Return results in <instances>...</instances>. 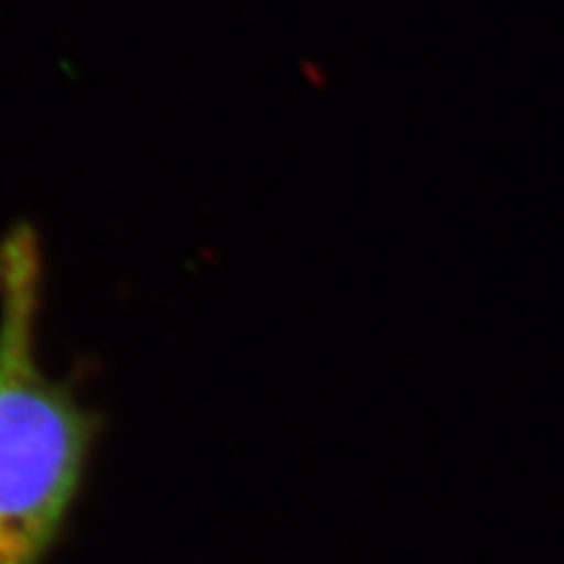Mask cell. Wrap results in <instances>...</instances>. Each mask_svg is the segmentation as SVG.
Listing matches in <instances>:
<instances>
[{
    "instance_id": "1",
    "label": "cell",
    "mask_w": 564,
    "mask_h": 564,
    "mask_svg": "<svg viewBox=\"0 0 564 564\" xmlns=\"http://www.w3.org/2000/svg\"><path fill=\"white\" fill-rule=\"evenodd\" d=\"M43 250L35 228L0 238V564H45L74 513L99 416L39 356Z\"/></svg>"
}]
</instances>
